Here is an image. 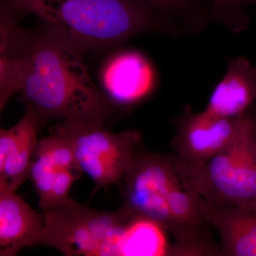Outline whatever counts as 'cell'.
Instances as JSON below:
<instances>
[{
	"label": "cell",
	"instance_id": "cell-1",
	"mask_svg": "<svg viewBox=\"0 0 256 256\" xmlns=\"http://www.w3.org/2000/svg\"><path fill=\"white\" fill-rule=\"evenodd\" d=\"M84 50L50 30L30 38L23 65L22 92L40 122L82 119L104 124L112 114L110 100L94 85L82 60Z\"/></svg>",
	"mask_w": 256,
	"mask_h": 256
},
{
	"label": "cell",
	"instance_id": "cell-2",
	"mask_svg": "<svg viewBox=\"0 0 256 256\" xmlns=\"http://www.w3.org/2000/svg\"><path fill=\"white\" fill-rule=\"evenodd\" d=\"M14 11L36 15L82 47L114 44L143 32L181 34V28L156 15L143 0H1Z\"/></svg>",
	"mask_w": 256,
	"mask_h": 256
},
{
	"label": "cell",
	"instance_id": "cell-3",
	"mask_svg": "<svg viewBox=\"0 0 256 256\" xmlns=\"http://www.w3.org/2000/svg\"><path fill=\"white\" fill-rule=\"evenodd\" d=\"M180 166L186 182L207 201L256 208V106L242 116L232 142L208 162L196 169Z\"/></svg>",
	"mask_w": 256,
	"mask_h": 256
},
{
	"label": "cell",
	"instance_id": "cell-4",
	"mask_svg": "<svg viewBox=\"0 0 256 256\" xmlns=\"http://www.w3.org/2000/svg\"><path fill=\"white\" fill-rule=\"evenodd\" d=\"M42 213L40 244L66 256H117L121 234L133 215L122 206L116 212H100L72 198Z\"/></svg>",
	"mask_w": 256,
	"mask_h": 256
},
{
	"label": "cell",
	"instance_id": "cell-5",
	"mask_svg": "<svg viewBox=\"0 0 256 256\" xmlns=\"http://www.w3.org/2000/svg\"><path fill=\"white\" fill-rule=\"evenodd\" d=\"M54 132L68 141L82 172L95 184V192L122 181L141 141L138 131L114 134L90 120H64Z\"/></svg>",
	"mask_w": 256,
	"mask_h": 256
},
{
	"label": "cell",
	"instance_id": "cell-6",
	"mask_svg": "<svg viewBox=\"0 0 256 256\" xmlns=\"http://www.w3.org/2000/svg\"><path fill=\"white\" fill-rule=\"evenodd\" d=\"M176 172L174 156L138 150L122 180V207L172 234L173 224L166 198Z\"/></svg>",
	"mask_w": 256,
	"mask_h": 256
},
{
	"label": "cell",
	"instance_id": "cell-7",
	"mask_svg": "<svg viewBox=\"0 0 256 256\" xmlns=\"http://www.w3.org/2000/svg\"><path fill=\"white\" fill-rule=\"evenodd\" d=\"M82 174L66 140L54 132L38 140L32 158L30 178L40 198L38 206L42 212L68 201L72 185Z\"/></svg>",
	"mask_w": 256,
	"mask_h": 256
},
{
	"label": "cell",
	"instance_id": "cell-8",
	"mask_svg": "<svg viewBox=\"0 0 256 256\" xmlns=\"http://www.w3.org/2000/svg\"><path fill=\"white\" fill-rule=\"evenodd\" d=\"M242 117H223L206 109L200 114L185 112L175 122L178 132L172 140L178 163L186 169L206 164L232 142Z\"/></svg>",
	"mask_w": 256,
	"mask_h": 256
},
{
	"label": "cell",
	"instance_id": "cell-9",
	"mask_svg": "<svg viewBox=\"0 0 256 256\" xmlns=\"http://www.w3.org/2000/svg\"><path fill=\"white\" fill-rule=\"evenodd\" d=\"M40 129L36 114L26 106L25 114L18 124L0 130V190L15 192L30 178Z\"/></svg>",
	"mask_w": 256,
	"mask_h": 256
},
{
	"label": "cell",
	"instance_id": "cell-10",
	"mask_svg": "<svg viewBox=\"0 0 256 256\" xmlns=\"http://www.w3.org/2000/svg\"><path fill=\"white\" fill-rule=\"evenodd\" d=\"M200 204L220 234V255L256 256V208L213 203L201 196Z\"/></svg>",
	"mask_w": 256,
	"mask_h": 256
},
{
	"label": "cell",
	"instance_id": "cell-11",
	"mask_svg": "<svg viewBox=\"0 0 256 256\" xmlns=\"http://www.w3.org/2000/svg\"><path fill=\"white\" fill-rule=\"evenodd\" d=\"M106 92L112 100L131 105L152 90L154 74L144 56L134 50L121 52L106 64L102 74Z\"/></svg>",
	"mask_w": 256,
	"mask_h": 256
},
{
	"label": "cell",
	"instance_id": "cell-12",
	"mask_svg": "<svg viewBox=\"0 0 256 256\" xmlns=\"http://www.w3.org/2000/svg\"><path fill=\"white\" fill-rule=\"evenodd\" d=\"M44 216L38 214L14 192L0 190V256H14L40 244Z\"/></svg>",
	"mask_w": 256,
	"mask_h": 256
},
{
	"label": "cell",
	"instance_id": "cell-13",
	"mask_svg": "<svg viewBox=\"0 0 256 256\" xmlns=\"http://www.w3.org/2000/svg\"><path fill=\"white\" fill-rule=\"evenodd\" d=\"M256 106V67L242 56L228 60L227 73L216 86L206 110L230 118Z\"/></svg>",
	"mask_w": 256,
	"mask_h": 256
},
{
	"label": "cell",
	"instance_id": "cell-14",
	"mask_svg": "<svg viewBox=\"0 0 256 256\" xmlns=\"http://www.w3.org/2000/svg\"><path fill=\"white\" fill-rule=\"evenodd\" d=\"M1 6L0 31V110L2 111L15 92L22 89L24 57L30 38Z\"/></svg>",
	"mask_w": 256,
	"mask_h": 256
},
{
	"label": "cell",
	"instance_id": "cell-15",
	"mask_svg": "<svg viewBox=\"0 0 256 256\" xmlns=\"http://www.w3.org/2000/svg\"><path fill=\"white\" fill-rule=\"evenodd\" d=\"M166 230L150 220L133 214L124 229L117 256L172 255Z\"/></svg>",
	"mask_w": 256,
	"mask_h": 256
},
{
	"label": "cell",
	"instance_id": "cell-16",
	"mask_svg": "<svg viewBox=\"0 0 256 256\" xmlns=\"http://www.w3.org/2000/svg\"><path fill=\"white\" fill-rule=\"evenodd\" d=\"M210 12L216 20L234 33L248 26V6H256V0H210Z\"/></svg>",
	"mask_w": 256,
	"mask_h": 256
},
{
	"label": "cell",
	"instance_id": "cell-17",
	"mask_svg": "<svg viewBox=\"0 0 256 256\" xmlns=\"http://www.w3.org/2000/svg\"><path fill=\"white\" fill-rule=\"evenodd\" d=\"M143 1L150 4L160 12L171 14L174 16V18H178L180 22H182L186 30L188 28H190V30H198V28H202L204 24V18L196 14V13L194 12L193 8L192 6V0H143Z\"/></svg>",
	"mask_w": 256,
	"mask_h": 256
}]
</instances>
